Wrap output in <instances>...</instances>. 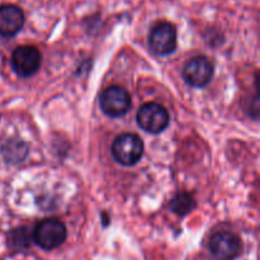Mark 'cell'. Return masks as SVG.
I'll return each instance as SVG.
<instances>
[{"instance_id": "30bf717a", "label": "cell", "mask_w": 260, "mask_h": 260, "mask_svg": "<svg viewBox=\"0 0 260 260\" xmlns=\"http://www.w3.org/2000/svg\"><path fill=\"white\" fill-rule=\"evenodd\" d=\"M194 206L196 203L193 197L185 192L178 193L169 203V208L172 210V212L178 216L188 215L189 212H192Z\"/></svg>"}, {"instance_id": "5bb4252c", "label": "cell", "mask_w": 260, "mask_h": 260, "mask_svg": "<svg viewBox=\"0 0 260 260\" xmlns=\"http://www.w3.org/2000/svg\"><path fill=\"white\" fill-rule=\"evenodd\" d=\"M255 88L258 90V93L260 94V70L256 73L255 75Z\"/></svg>"}, {"instance_id": "5b68a950", "label": "cell", "mask_w": 260, "mask_h": 260, "mask_svg": "<svg viewBox=\"0 0 260 260\" xmlns=\"http://www.w3.org/2000/svg\"><path fill=\"white\" fill-rule=\"evenodd\" d=\"M208 248L215 260H235L241 254L243 244L235 234L220 231L211 236Z\"/></svg>"}, {"instance_id": "7c38bea8", "label": "cell", "mask_w": 260, "mask_h": 260, "mask_svg": "<svg viewBox=\"0 0 260 260\" xmlns=\"http://www.w3.org/2000/svg\"><path fill=\"white\" fill-rule=\"evenodd\" d=\"M27 151L28 150L24 142L10 141L7 142L4 150H3V154L5 155L7 160H10L13 162H20L27 156Z\"/></svg>"}, {"instance_id": "ba28073f", "label": "cell", "mask_w": 260, "mask_h": 260, "mask_svg": "<svg viewBox=\"0 0 260 260\" xmlns=\"http://www.w3.org/2000/svg\"><path fill=\"white\" fill-rule=\"evenodd\" d=\"M213 66L205 56H196L190 58L183 69V78L185 83L194 88H203L212 80Z\"/></svg>"}, {"instance_id": "3957f363", "label": "cell", "mask_w": 260, "mask_h": 260, "mask_svg": "<svg viewBox=\"0 0 260 260\" xmlns=\"http://www.w3.org/2000/svg\"><path fill=\"white\" fill-rule=\"evenodd\" d=\"M136 119L137 124L144 131L154 135L164 131L170 123L169 112L164 106L156 103V102L145 103L144 106L140 107V109L137 111Z\"/></svg>"}, {"instance_id": "8992f818", "label": "cell", "mask_w": 260, "mask_h": 260, "mask_svg": "<svg viewBox=\"0 0 260 260\" xmlns=\"http://www.w3.org/2000/svg\"><path fill=\"white\" fill-rule=\"evenodd\" d=\"M149 46L154 53L168 56L177 48V29L169 22H160L152 27L149 35Z\"/></svg>"}, {"instance_id": "9c48e42d", "label": "cell", "mask_w": 260, "mask_h": 260, "mask_svg": "<svg viewBox=\"0 0 260 260\" xmlns=\"http://www.w3.org/2000/svg\"><path fill=\"white\" fill-rule=\"evenodd\" d=\"M24 24V14L17 5H0V36L13 37L22 29Z\"/></svg>"}, {"instance_id": "8fae6325", "label": "cell", "mask_w": 260, "mask_h": 260, "mask_svg": "<svg viewBox=\"0 0 260 260\" xmlns=\"http://www.w3.org/2000/svg\"><path fill=\"white\" fill-rule=\"evenodd\" d=\"M30 240L32 238L27 229H15V230L10 231L9 236H8V246L14 251H22L29 248Z\"/></svg>"}, {"instance_id": "7a4b0ae2", "label": "cell", "mask_w": 260, "mask_h": 260, "mask_svg": "<svg viewBox=\"0 0 260 260\" xmlns=\"http://www.w3.org/2000/svg\"><path fill=\"white\" fill-rule=\"evenodd\" d=\"M66 228L56 218H47L37 223L33 231V240L45 250H53L62 245L66 240Z\"/></svg>"}, {"instance_id": "6da1fadb", "label": "cell", "mask_w": 260, "mask_h": 260, "mask_svg": "<svg viewBox=\"0 0 260 260\" xmlns=\"http://www.w3.org/2000/svg\"><path fill=\"white\" fill-rule=\"evenodd\" d=\"M112 154L117 162L124 167H132L141 160L144 142L135 134H122L112 144Z\"/></svg>"}, {"instance_id": "4fadbf2b", "label": "cell", "mask_w": 260, "mask_h": 260, "mask_svg": "<svg viewBox=\"0 0 260 260\" xmlns=\"http://www.w3.org/2000/svg\"><path fill=\"white\" fill-rule=\"evenodd\" d=\"M248 113L251 118L260 119V94L251 96L248 102Z\"/></svg>"}, {"instance_id": "277c9868", "label": "cell", "mask_w": 260, "mask_h": 260, "mask_svg": "<svg viewBox=\"0 0 260 260\" xmlns=\"http://www.w3.org/2000/svg\"><path fill=\"white\" fill-rule=\"evenodd\" d=\"M99 106H101L103 113L117 118V117L124 116L129 111L131 96H129L128 91L122 86H109L106 90L102 91L101 98H99Z\"/></svg>"}, {"instance_id": "52a82bcc", "label": "cell", "mask_w": 260, "mask_h": 260, "mask_svg": "<svg viewBox=\"0 0 260 260\" xmlns=\"http://www.w3.org/2000/svg\"><path fill=\"white\" fill-rule=\"evenodd\" d=\"M42 61L40 50L35 46H19L12 55V68L20 78H29L38 71Z\"/></svg>"}]
</instances>
